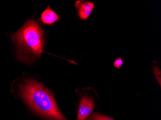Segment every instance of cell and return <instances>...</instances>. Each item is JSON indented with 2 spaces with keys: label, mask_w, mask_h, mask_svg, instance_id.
Here are the masks:
<instances>
[{
  "label": "cell",
  "mask_w": 161,
  "mask_h": 120,
  "mask_svg": "<svg viewBox=\"0 0 161 120\" xmlns=\"http://www.w3.org/2000/svg\"><path fill=\"white\" fill-rule=\"evenodd\" d=\"M75 6L80 19L86 20L90 16L94 8V3L85 1H77Z\"/></svg>",
  "instance_id": "obj_4"
},
{
  "label": "cell",
  "mask_w": 161,
  "mask_h": 120,
  "mask_svg": "<svg viewBox=\"0 0 161 120\" xmlns=\"http://www.w3.org/2000/svg\"><path fill=\"white\" fill-rule=\"evenodd\" d=\"M21 96L34 111L51 120H67L58 110L55 97L48 89L33 80H26L20 86Z\"/></svg>",
  "instance_id": "obj_1"
},
{
  "label": "cell",
  "mask_w": 161,
  "mask_h": 120,
  "mask_svg": "<svg viewBox=\"0 0 161 120\" xmlns=\"http://www.w3.org/2000/svg\"><path fill=\"white\" fill-rule=\"evenodd\" d=\"M17 47V55L22 61H31L39 57L42 52L43 32L37 23L30 20L19 30L11 35Z\"/></svg>",
  "instance_id": "obj_2"
},
{
  "label": "cell",
  "mask_w": 161,
  "mask_h": 120,
  "mask_svg": "<svg viewBox=\"0 0 161 120\" xmlns=\"http://www.w3.org/2000/svg\"><path fill=\"white\" fill-rule=\"evenodd\" d=\"M87 120H114L112 118L98 113H94Z\"/></svg>",
  "instance_id": "obj_6"
},
{
  "label": "cell",
  "mask_w": 161,
  "mask_h": 120,
  "mask_svg": "<svg viewBox=\"0 0 161 120\" xmlns=\"http://www.w3.org/2000/svg\"><path fill=\"white\" fill-rule=\"evenodd\" d=\"M59 19V17L50 9H47L42 14L41 19L43 23L51 25Z\"/></svg>",
  "instance_id": "obj_5"
},
{
  "label": "cell",
  "mask_w": 161,
  "mask_h": 120,
  "mask_svg": "<svg viewBox=\"0 0 161 120\" xmlns=\"http://www.w3.org/2000/svg\"><path fill=\"white\" fill-rule=\"evenodd\" d=\"M123 61L122 58H118L115 60L114 62V65L117 68H120L121 66L123 65Z\"/></svg>",
  "instance_id": "obj_8"
},
{
  "label": "cell",
  "mask_w": 161,
  "mask_h": 120,
  "mask_svg": "<svg viewBox=\"0 0 161 120\" xmlns=\"http://www.w3.org/2000/svg\"><path fill=\"white\" fill-rule=\"evenodd\" d=\"M94 107L92 100L88 97H83L80 101L77 120H85L92 113Z\"/></svg>",
  "instance_id": "obj_3"
},
{
  "label": "cell",
  "mask_w": 161,
  "mask_h": 120,
  "mask_svg": "<svg viewBox=\"0 0 161 120\" xmlns=\"http://www.w3.org/2000/svg\"><path fill=\"white\" fill-rule=\"evenodd\" d=\"M153 73L157 81L159 83V85L161 86V71L158 66H154L153 67Z\"/></svg>",
  "instance_id": "obj_7"
}]
</instances>
